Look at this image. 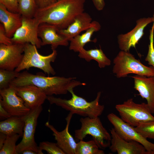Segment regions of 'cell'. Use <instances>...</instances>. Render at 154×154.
<instances>
[{"label":"cell","mask_w":154,"mask_h":154,"mask_svg":"<svg viewBox=\"0 0 154 154\" xmlns=\"http://www.w3.org/2000/svg\"><path fill=\"white\" fill-rule=\"evenodd\" d=\"M12 116L3 107L1 103H0V116L6 118H8Z\"/></svg>","instance_id":"obj_35"},{"label":"cell","mask_w":154,"mask_h":154,"mask_svg":"<svg viewBox=\"0 0 154 154\" xmlns=\"http://www.w3.org/2000/svg\"><path fill=\"white\" fill-rule=\"evenodd\" d=\"M20 154H37L35 151L29 149H26L21 152Z\"/></svg>","instance_id":"obj_37"},{"label":"cell","mask_w":154,"mask_h":154,"mask_svg":"<svg viewBox=\"0 0 154 154\" xmlns=\"http://www.w3.org/2000/svg\"><path fill=\"white\" fill-rule=\"evenodd\" d=\"M24 45L0 44V69L14 70L17 68L23 58Z\"/></svg>","instance_id":"obj_12"},{"label":"cell","mask_w":154,"mask_h":154,"mask_svg":"<svg viewBox=\"0 0 154 154\" xmlns=\"http://www.w3.org/2000/svg\"><path fill=\"white\" fill-rule=\"evenodd\" d=\"M107 118L115 131L121 137L127 141L137 142L145 147L149 154H154V143L142 136L135 127L129 125L113 113L109 114Z\"/></svg>","instance_id":"obj_9"},{"label":"cell","mask_w":154,"mask_h":154,"mask_svg":"<svg viewBox=\"0 0 154 154\" xmlns=\"http://www.w3.org/2000/svg\"><path fill=\"white\" fill-rule=\"evenodd\" d=\"M111 136L110 149L118 154H149L145 147L139 142L127 141L121 137L114 128L110 130Z\"/></svg>","instance_id":"obj_14"},{"label":"cell","mask_w":154,"mask_h":154,"mask_svg":"<svg viewBox=\"0 0 154 154\" xmlns=\"http://www.w3.org/2000/svg\"><path fill=\"white\" fill-rule=\"evenodd\" d=\"M86 0H58L37 9L34 17L40 24L52 25L60 30L66 28L79 14L84 11Z\"/></svg>","instance_id":"obj_1"},{"label":"cell","mask_w":154,"mask_h":154,"mask_svg":"<svg viewBox=\"0 0 154 154\" xmlns=\"http://www.w3.org/2000/svg\"><path fill=\"white\" fill-rule=\"evenodd\" d=\"M52 51L50 54L43 56L38 53L35 45L30 43L24 44L22 60L15 70L20 72L24 70H28L31 67H34L42 70L48 75H54L56 72L50 63L54 61L57 54L56 49Z\"/></svg>","instance_id":"obj_5"},{"label":"cell","mask_w":154,"mask_h":154,"mask_svg":"<svg viewBox=\"0 0 154 154\" xmlns=\"http://www.w3.org/2000/svg\"><path fill=\"white\" fill-rule=\"evenodd\" d=\"M22 20V16L19 13L11 12L0 3V21L9 37L12 38L21 26Z\"/></svg>","instance_id":"obj_20"},{"label":"cell","mask_w":154,"mask_h":154,"mask_svg":"<svg viewBox=\"0 0 154 154\" xmlns=\"http://www.w3.org/2000/svg\"><path fill=\"white\" fill-rule=\"evenodd\" d=\"M73 115L70 112L66 118L67 123L66 127L62 131H58L48 121L45 124L52 131L56 143L65 154H76L77 143L69 131V127Z\"/></svg>","instance_id":"obj_15"},{"label":"cell","mask_w":154,"mask_h":154,"mask_svg":"<svg viewBox=\"0 0 154 154\" xmlns=\"http://www.w3.org/2000/svg\"><path fill=\"white\" fill-rule=\"evenodd\" d=\"M20 72L15 70L0 69V90L9 87L11 82L19 75Z\"/></svg>","instance_id":"obj_27"},{"label":"cell","mask_w":154,"mask_h":154,"mask_svg":"<svg viewBox=\"0 0 154 154\" xmlns=\"http://www.w3.org/2000/svg\"><path fill=\"white\" fill-rule=\"evenodd\" d=\"M78 56L88 62L92 60H96L100 68L110 66L111 64V61L106 55L101 48L89 50H86L83 48L79 52Z\"/></svg>","instance_id":"obj_23"},{"label":"cell","mask_w":154,"mask_h":154,"mask_svg":"<svg viewBox=\"0 0 154 154\" xmlns=\"http://www.w3.org/2000/svg\"><path fill=\"white\" fill-rule=\"evenodd\" d=\"M0 3L3 5L9 11L19 13L18 0H0Z\"/></svg>","instance_id":"obj_31"},{"label":"cell","mask_w":154,"mask_h":154,"mask_svg":"<svg viewBox=\"0 0 154 154\" xmlns=\"http://www.w3.org/2000/svg\"><path fill=\"white\" fill-rule=\"evenodd\" d=\"M38 8H42L52 4L58 0H36Z\"/></svg>","instance_id":"obj_33"},{"label":"cell","mask_w":154,"mask_h":154,"mask_svg":"<svg viewBox=\"0 0 154 154\" xmlns=\"http://www.w3.org/2000/svg\"><path fill=\"white\" fill-rule=\"evenodd\" d=\"M14 43L11 38L9 37L7 35L4 26L1 23L0 24V44L6 45H10Z\"/></svg>","instance_id":"obj_32"},{"label":"cell","mask_w":154,"mask_h":154,"mask_svg":"<svg viewBox=\"0 0 154 154\" xmlns=\"http://www.w3.org/2000/svg\"><path fill=\"white\" fill-rule=\"evenodd\" d=\"M25 122L23 116H12L0 122V132L7 136L14 134L22 137Z\"/></svg>","instance_id":"obj_22"},{"label":"cell","mask_w":154,"mask_h":154,"mask_svg":"<svg viewBox=\"0 0 154 154\" xmlns=\"http://www.w3.org/2000/svg\"><path fill=\"white\" fill-rule=\"evenodd\" d=\"M113 73L118 78L130 74L151 77L154 76V68L147 66L129 52L121 50L114 58Z\"/></svg>","instance_id":"obj_4"},{"label":"cell","mask_w":154,"mask_h":154,"mask_svg":"<svg viewBox=\"0 0 154 154\" xmlns=\"http://www.w3.org/2000/svg\"><path fill=\"white\" fill-rule=\"evenodd\" d=\"M115 108L121 119L134 127L144 123L154 121V117L147 103H136L132 98L127 100L122 104L116 105Z\"/></svg>","instance_id":"obj_7"},{"label":"cell","mask_w":154,"mask_h":154,"mask_svg":"<svg viewBox=\"0 0 154 154\" xmlns=\"http://www.w3.org/2000/svg\"><path fill=\"white\" fill-rule=\"evenodd\" d=\"M19 13L23 17L33 18L38 8L36 0H18Z\"/></svg>","instance_id":"obj_25"},{"label":"cell","mask_w":154,"mask_h":154,"mask_svg":"<svg viewBox=\"0 0 154 154\" xmlns=\"http://www.w3.org/2000/svg\"><path fill=\"white\" fill-rule=\"evenodd\" d=\"M135 128L144 138L154 140V121L143 123Z\"/></svg>","instance_id":"obj_28"},{"label":"cell","mask_w":154,"mask_h":154,"mask_svg":"<svg viewBox=\"0 0 154 154\" xmlns=\"http://www.w3.org/2000/svg\"><path fill=\"white\" fill-rule=\"evenodd\" d=\"M96 8L98 11L102 10L105 6L104 0H92Z\"/></svg>","instance_id":"obj_34"},{"label":"cell","mask_w":154,"mask_h":154,"mask_svg":"<svg viewBox=\"0 0 154 154\" xmlns=\"http://www.w3.org/2000/svg\"><path fill=\"white\" fill-rule=\"evenodd\" d=\"M154 21V14L152 17H144L138 19L136 25L131 31L117 36L119 47L121 50L129 52L131 47L136 45L144 35V30L149 23Z\"/></svg>","instance_id":"obj_13"},{"label":"cell","mask_w":154,"mask_h":154,"mask_svg":"<svg viewBox=\"0 0 154 154\" xmlns=\"http://www.w3.org/2000/svg\"><path fill=\"white\" fill-rule=\"evenodd\" d=\"M20 137V135L16 134L7 136L2 147L0 149V154H17L16 143Z\"/></svg>","instance_id":"obj_26"},{"label":"cell","mask_w":154,"mask_h":154,"mask_svg":"<svg viewBox=\"0 0 154 154\" xmlns=\"http://www.w3.org/2000/svg\"><path fill=\"white\" fill-rule=\"evenodd\" d=\"M0 103L12 116H23L30 111L22 99L17 94L14 87L0 90Z\"/></svg>","instance_id":"obj_11"},{"label":"cell","mask_w":154,"mask_h":154,"mask_svg":"<svg viewBox=\"0 0 154 154\" xmlns=\"http://www.w3.org/2000/svg\"><path fill=\"white\" fill-rule=\"evenodd\" d=\"M76 78L46 77L31 73L27 71L19 73L9 86L18 87L29 85H35L41 89L48 96L66 94L71 89L86 84L76 80Z\"/></svg>","instance_id":"obj_2"},{"label":"cell","mask_w":154,"mask_h":154,"mask_svg":"<svg viewBox=\"0 0 154 154\" xmlns=\"http://www.w3.org/2000/svg\"><path fill=\"white\" fill-rule=\"evenodd\" d=\"M131 77L134 80V88L142 98L146 99L151 113L154 114V76L135 75Z\"/></svg>","instance_id":"obj_18"},{"label":"cell","mask_w":154,"mask_h":154,"mask_svg":"<svg viewBox=\"0 0 154 154\" xmlns=\"http://www.w3.org/2000/svg\"><path fill=\"white\" fill-rule=\"evenodd\" d=\"M104 151L99 147L93 139L87 141L81 140L77 143L76 154H104Z\"/></svg>","instance_id":"obj_24"},{"label":"cell","mask_w":154,"mask_h":154,"mask_svg":"<svg viewBox=\"0 0 154 154\" xmlns=\"http://www.w3.org/2000/svg\"><path fill=\"white\" fill-rule=\"evenodd\" d=\"M101 28L98 22L92 21L91 27L84 33L75 36L70 41L69 50L79 52L87 43L95 41L91 39L92 36L94 33L99 31Z\"/></svg>","instance_id":"obj_21"},{"label":"cell","mask_w":154,"mask_h":154,"mask_svg":"<svg viewBox=\"0 0 154 154\" xmlns=\"http://www.w3.org/2000/svg\"><path fill=\"white\" fill-rule=\"evenodd\" d=\"M7 137L6 135L0 132V149L2 147Z\"/></svg>","instance_id":"obj_36"},{"label":"cell","mask_w":154,"mask_h":154,"mask_svg":"<svg viewBox=\"0 0 154 154\" xmlns=\"http://www.w3.org/2000/svg\"><path fill=\"white\" fill-rule=\"evenodd\" d=\"M42 110V106L36 107L23 116L25 122L23 133L21 141L16 146L17 154L26 149L32 150L40 154L38 146L35 140V134L38 118Z\"/></svg>","instance_id":"obj_8"},{"label":"cell","mask_w":154,"mask_h":154,"mask_svg":"<svg viewBox=\"0 0 154 154\" xmlns=\"http://www.w3.org/2000/svg\"><path fill=\"white\" fill-rule=\"evenodd\" d=\"M154 21L150 30L149 36V43L148 50L145 60L147 62L149 65L154 68Z\"/></svg>","instance_id":"obj_30"},{"label":"cell","mask_w":154,"mask_h":154,"mask_svg":"<svg viewBox=\"0 0 154 154\" xmlns=\"http://www.w3.org/2000/svg\"><path fill=\"white\" fill-rule=\"evenodd\" d=\"M58 30L52 25L45 23L40 24L38 36L41 41L42 46L50 45L52 50L56 49L59 46H68L69 40L59 33Z\"/></svg>","instance_id":"obj_17"},{"label":"cell","mask_w":154,"mask_h":154,"mask_svg":"<svg viewBox=\"0 0 154 154\" xmlns=\"http://www.w3.org/2000/svg\"><path fill=\"white\" fill-rule=\"evenodd\" d=\"M80 129L75 131L76 140H83L88 135H91L101 149L109 147L111 144V136L103 126L99 117L81 118Z\"/></svg>","instance_id":"obj_6"},{"label":"cell","mask_w":154,"mask_h":154,"mask_svg":"<svg viewBox=\"0 0 154 154\" xmlns=\"http://www.w3.org/2000/svg\"><path fill=\"white\" fill-rule=\"evenodd\" d=\"M69 92L72 95L70 99H63L52 96H47L46 100L51 104H54L60 106L69 111L73 114L90 118L99 117L102 115L105 107L99 103L101 94V92H98L96 98L90 102L76 95L73 89L69 90Z\"/></svg>","instance_id":"obj_3"},{"label":"cell","mask_w":154,"mask_h":154,"mask_svg":"<svg viewBox=\"0 0 154 154\" xmlns=\"http://www.w3.org/2000/svg\"><path fill=\"white\" fill-rule=\"evenodd\" d=\"M40 154H43L42 150L46 151L49 154H65L57 143L47 141L40 143L38 146Z\"/></svg>","instance_id":"obj_29"},{"label":"cell","mask_w":154,"mask_h":154,"mask_svg":"<svg viewBox=\"0 0 154 154\" xmlns=\"http://www.w3.org/2000/svg\"><path fill=\"white\" fill-rule=\"evenodd\" d=\"M92 21L90 15L84 11L78 15L66 28L58 30V31L70 41L74 37L80 35L81 32L89 29L91 26Z\"/></svg>","instance_id":"obj_19"},{"label":"cell","mask_w":154,"mask_h":154,"mask_svg":"<svg viewBox=\"0 0 154 154\" xmlns=\"http://www.w3.org/2000/svg\"><path fill=\"white\" fill-rule=\"evenodd\" d=\"M17 94L23 100L25 105L31 109L42 106L47 96L40 88L33 85L14 87Z\"/></svg>","instance_id":"obj_16"},{"label":"cell","mask_w":154,"mask_h":154,"mask_svg":"<svg viewBox=\"0 0 154 154\" xmlns=\"http://www.w3.org/2000/svg\"><path fill=\"white\" fill-rule=\"evenodd\" d=\"M40 24L36 18L22 17L21 26L17 30L12 40L14 43L24 44L30 43L37 48L42 46L41 41L38 36V29Z\"/></svg>","instance_id":"obj_10"}]
</instances>
